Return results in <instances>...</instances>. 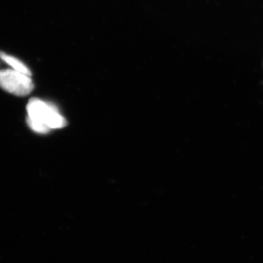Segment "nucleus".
I'll use <instances>...</instances> for the list:
<instances>
[{
  "mask_svg": "<svg viewBox=\"0 0 263 263\" xmlns=\"http://www.w3.org/2000/svg\"><path fill=\"white\" fill-rule=\"evenodd\" d=\"M28 119L43 124L49 130L67 125V121L60 114L56 105L37 98H32L27 105Z\"/></svg>",
  "mask_w": 263,
  "mask_h": 263,
  "instance_id": "obj_1",
  "label": "nucleus"
},
{
  "mask_svg": "<svg viewBox=\"0 0 263 263\" xmlns=\"http://www.w3.org/2000/svg\"><path fill=\"white\" fill-rule=\"evenodd\" d=\"M0 58H1L2 60L6 62L8 65H9L13 70L22 72V73L26 74L27 76H32L31 70H29L27 66L24 65L23 62L20 61L18 59L10 56V55L6 54V53H3V52H0Z\"/></svg>",
  "mask_w": 263,
  "mask_h": 263,
  "instance_id": "obj_3",
  "label": "nucleus"
},
{
  "mask_svg": "<svg viewBox=\"0 0 263 263\" xmlns=\"http://www.w3.org/2000/svg\"><path fill=\"white\" fill-rule=\"evenodd\" d=\"M0 88L10 94L24 97L32 92L34 84L31 76L7 69L0 70Z\"/></svg>",
  "mask_w": 263,
  "mask_h": 263,
  "instance_id": "obj_2",
  "label": "nucleus"
}]
</instances>
